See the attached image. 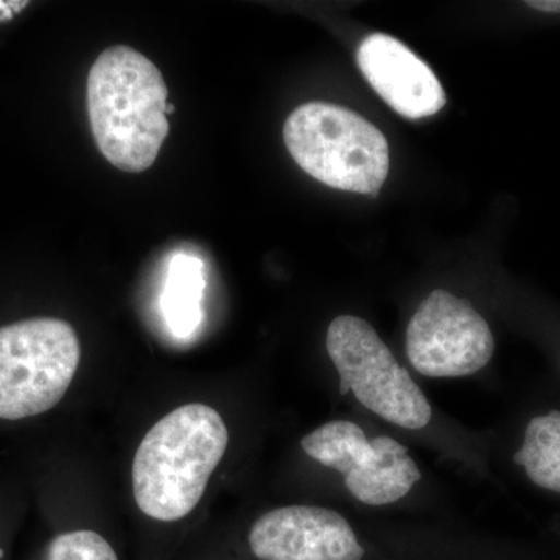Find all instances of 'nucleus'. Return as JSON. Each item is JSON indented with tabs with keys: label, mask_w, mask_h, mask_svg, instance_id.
Returning a JSON list of instances; mask_svg holds the SVG:
<instances>
[{
	"label": "nucleus",
	"mask_w": 560,
	"mask_h": 560,
	"mask_svg": "<svg viewBox=\"0 0 560 560\" xmlns=\"http://www.w3.org/2000/svg\"><path fill=\"white\" fill-rule=\"evenodd\" d=\"M167 84L145 55L103 50L88 77V113L98 150L119 171H149L168 136Z\"/></svg>",
	"instance_id": "1"
},
{
	"label": "nucleus",
	"mask_w": 560,
	"mask_h": 560,
	"mask_svg": "<svg viewBox=\"0 0 560 560\" xmlns=\"http://www.w3.org/2000/svg\"><path fill=\"white\" fill-rule=\"evenodd\" d=\"M228 444L226 423L209 405H183L158 420L132 460L139 510L160 522L189 515L205 495Z\"/></svg>",
	"instance_id": "2"
},
{
	"label": "nucleus",
	"mask_w": 560,
	"mask_h": 560,
	"mask_svg": "<svg viewBox=\"0 0 560 560\" xmlns=\"http://www.w3.org/2000/svg\"><path fill=\"white\" fill-rule=\"evenodd\" d=\"M283 140L302 171L334 189L377 197L388 178V140L342 106L305 103L287 119Z\"/></svg>",
	"instance_id": "3"
},
{
	"label": "nucleus",
	"mask_w": 560,
	"mask_h": 560,
	"mask_svg": "<svg viewBox=\"0 0 560 560\" xmlns=\"http://www.w3.org/2000/svg\"><path fill=\"white\" fill-rule=\"evenodd\" d=\"M80 357L79 337L66 320L33 318L0 327V419L32 418L57 407Z\"/></svg>",
	"instance_id": "4"
},
{
	"label": "nucleus",
	"mask_w": 560,
	"mask_h": 560,
	"mask_svg": "<svg viewBox=\"0 0 560 560\" xmlns=\"http://www.w3.org/2000/svg\"><path fill=\"white\" fill-rule=\"evenodd\" d=\"M326 348L340 375L341 396L352 393L364 408L401 429L429 425V399L368 320L338 316L327 330Z\"/></svg>",
	"instance_id": "5"
},
{
	"label": "nucleus",
	"mask_w": 560,
	"mask_h": 560,
	"mask_svg": "<svg viewBox=\"0 0 560 560\" xmlns=\"http://www.w3.org/2000/svg\"><path fill=\"white\" fill-rule=\"evenodd\" d=\"M302 451L327 469L340 471L353 499L386 506L407 497L422 474L410 451L389 436L368 440L350 420H331L301 440Z\"/></svg>",
	"instance_id": "6"
},
{
	"label": "nucleus",
	"mask_w": 560,
	"mask_h": 560,
	"mask_svg": "<svg viewBox=\"0 0 560 560\" xmlns=\"http://www.w3.org/2000/svg\"><path fill=\"white\" fill-rule=\"evenodd\" d=\"M495 350L492 330L469 301L431 291L408 323L407 357L431 378L467 377L488 366Z\"/></svg>",
	"instance_id": "7"
},
{
	"label": "nucleus",
	"mask_w": 560,
	"mask_h": 560,
	"mask_svg": "<svg viewBox=\"0 0 560 560\" xmlns=\"http://www.w3.org/2000/svg\"><path fill=\"white\" fill-rule=\"evenodd\" d=\"M249 548L259 560H361L352 526L340 512L323 506L276 508L249 530Z\"/></svg>",
	"instance_id": "8"
},
{
	"label": "nucleus",
	"mask_w": 560,
	"mask_h": 560,
	"mask_svg": "<svg viewBox=\"0 0 560 560\" xmlns=\"http://www.w3.org/2000/svg\"><path fill=\"white\" fill-rule=\"evenodd\" d=\"M357 61L374 91L407 119L434 116L447 102L433 70L393 36H368L360 44Z\"/></svg>",
	"instance_id": "9"
},
{
	"label": "nucleus",
	"mask_w": 560,
	"mask_h": 560,
	"mask_svg": "<svg viewBox=\"0 0 560 560\" xmlns=\"http://www.w3.org/2000/svg\"><path fill=\"white\" fill-rule=\"evenodd\" d=\"M202 291L201 260L189 254H176L162 294V312L173 334L184 338L200 326Z\"/></svg>",
	"instance_id": "10"
},
{
	"label": "nucleus",
	"mask_w": 560,
	"mask_h": 560,
	"mask_svg": "<svg viewBox=\"0 0 560 560\" xmlns=\"http://www.w3.org/2000/svg\"><path fill=\"white\" fill-rule=\"evenodd\" d=\"M514 463L534 485L560 493V411L530 419Z\"/></svg>",
	"instance_id": "11"
},
{
	"label": "nucleus",
	"mask_w": 560,
	"mask_h": 560,
	"mask_svg": "<svg viewBox=\"0 0 560 560\" xmlns=\"http://www.w3.org/2000/svg\"><path fill=\"white\" fill-rule=\"evenodd\" d=\"M47 560H119L108 540L94 530L60 534L47 548Z\"/></svg>",
	"instance_id": "12"
},
{
	"label": "nucleus",
	"mask_w": 560,
	"mask_h": 560,
	"mask_svg": "<svg viewBox=\"0 0 560 560\" xmlns=\"http://www.w3.org/2000/svg\"><path fill=\"white\" fill-rule=\"evenodd\" d=\"M28 2H0V22L10 21L14 14L20 13Z\"/></svg>",
	"instance_id": "13"
},
{
	"label": "nucleus",
	"mask_w": 560,
	"mask_h": 560,
	"mask_svg": "<svg viewBox=\"0 0 560 560\" xmlns=\"http://www.w3.org/2000/svg\"><path fill=\"white\" fill-rule=\"evenodd\" d=\"M526 5L545 13H560V0H529Z\"/></svg>",
	"instance_id": "14"
},
{
	"label": "nucleus",
	"mask_w": 560,
	"mask_h": 560,
	"mask_svg": "<svg viewBox=\"0 0 560 560\" xmlns=\"http://www.w3.org/2000/svg\"><path fill=\"white\" fill-rule=\"evenodd\" d=\"M173 105H167V109H165V113L171 114L175 108H172Z\"/></svg>",
	"instance_id": "15"
},
{
	"label": "nucleus",
	"mask_w": 560,
	"mask_h": 560,
	"mask_svg": "<svg viewBox=\"0 0 560 560\" xmlns=\"http://www.w3.org/2000/svg\"><path fill=\"white\" fill-rule=\"evenodd\" d=\"M2 556H3V551L0 550V559H2Z\"/></svg>",
	"instance_id": "16"
}]
</instances>
